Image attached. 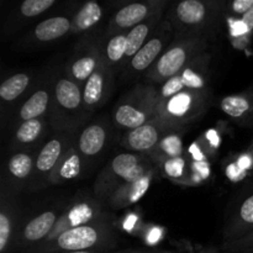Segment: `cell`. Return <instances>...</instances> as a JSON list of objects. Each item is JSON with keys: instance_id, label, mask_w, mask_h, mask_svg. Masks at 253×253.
I'll use <instances>...</instances> for the list:
<instances>
[{"instance_id": "cell-1", "label": "cell", "mask_w": 253, "mask_h": 253, "mask_svg": "<svg viewBox=\"0 0 253 253\" xmlns=\"http://www.w3.org/2000/svg\"><path fill=\"white\" fill-rule=\"evenodd\" d=\"M113 240L110 226L103 221L94 220L66 230L53 239L46 240L32 253L105 251L110 249Z\"/></svg>"}, {"instance_id": "cell-2", "label": "cell", "mask_w": 253, "mask_h": 253, "mask_svg": "<svg viewBox=\"0 0 253 253\" xmlns=\"http://www.w3.org/2000/svg\"><path fill=\"white\" fill-rule=\"evenodd\" d=\"M220 2L183 0L168 12V21L174 29V39L205 37L208 39L217 22Z\"/></svg>"}, {"instance_id": "cell-3", "label": "cell", "mask_w": 253, "mask_h": 253, "mask_svg": "<svg viewBox=\"0 0 253 253\" xmlns=\"http://www.w3.org/2000/svg\"><path fill=\"white\" fill-rule=\"evenodd\" d=\"M208 49L205 37H183L174 39L156 63L143 74L148 84H163L183 71Z\"/></svg>"}, {"instance_id": "cell-4", "label": "cell", "mask_w": 253, "mask_h": 253, "mask_svg": "<svg viewBox=\"0 0 253 253\" xmlns=\"http://www.w3.org/2000/svg\"><path fill=\"white\" fill-rule=\"evenodd\" d=\"M150 173L151 166L143 155L119 153L99 174L95 183V195L100 199H109L119 188L138 182Z\"/></svg>"}, {"instance_id": "cell-5", "label": "cell", "mask_w": 253, "mask_h": 253, "mask_svg": "<svg viewBox=\"0 0 253 253\" xmlns=\"http://www.w3.org/2000/svg\"><path fill=\"white\" fill-rule=\"evenodd\" d=\"M160 89L151 84L137 85L118 103L113 119L118 127L135 130L157 119Z\"/></svg>"}, {"instance_id": "cell-6", "label": "cell", "mask_w": 253, "mask_h": 253, "mask_svg": "<svg viewBox=\"0 0 253 253\" xmlns=\"http://www.w3.org/2000/svg\"><path fill=\"white\" fill-rule=\"evenodd\" d=\"M208 90L184 89L170 98L160 100L157 119L174 130L184 127L187 124L197 120L208 109Z\"/></svg>"}, {"instance_id": "cell-7", "label": "cell", "mask_w": 253, "mask_h": 253, "mask_svg": "<svg viewBox=\"0 0 253 253\" xmlns=\"http://www.w3.org/2000/svg\"><path fill=\"white\" fill-rule=\"evenodd\" d=\"M173 40H174V29L168 21V19L162 20L156 29L155 34L141 47L140 51L126 63V78L136 77L141 73L145 74L162 56L163 52L169 47Z\"/></svg>"}, {"instance_id": "cell-8", "label": "cell", "mask_w": 253, "mask_h": 253, "mask_svg": "<svg viewBox=\"0 0 253 253\" xmlns=\"http://www.w3.org/2000/svg\"><path fill=\"white\" fill-rule=\"evenodd\" d=\"M86 116L83 105V89L67 77H61L53 86V119L61 130L71 119Z\"/></svg>"}, {"instance_id": "cell-9", "label": "cell", "mask_w": 253, "mask_h": 253, "mask_svg": "<svg viewBox=\"0 0 253 253\" xmlns=\"http://www.w3.org/2000/svg\"><path fill=\"white\" fill-rule=\"evenodd\" d=\"M210 57L205 52L190 62L180 73L168 79L160 89V100L170 98L184 89L190 90H208V69Z\"/></svg>"}, {"instance_id": "cell-10", "label": "cell", "mask_w": 253, "mask_h": 253, "mask_svg": "<svg viewBox=\"0 0 253 253\" xmlns=\"http://www.w3.org/2000/svg\"><path fill=\"white\" fill-rule=\"evenodd\" d=\"M172 131L178 130L169 127L160 119H155L135 130L126 131L120 145L121 147L132 153L142 155L146 152H155L163 137Z\"/></svg>"}, {"instance_id": "cell-11", "label": "cell", "mask_w": 253, "mask_h": 253, "mask_svg": "<svg viewBox=\"0 0 253 253\" xmlns=\"http://www.w3.org/2000/svg\"><path fill=\"white\" fill-rule=\"evenodd\" d=\"M166 5H167V1L165 0L163 1L152 0V1L145 2H131V4L125 5L111 19L106 36L110 39L119 34H127L133 27L152 16L156 11L166 7Z\"/></svg>"}, {"instance_id": "cell-12", "label": "cell", "mask_w": 253, "mask_h": 253, "mask_svg": "<svg viewBox=\"0 0 253 253\" xmlns=\"http://www.w3.org/2000/svg\"><path fill=\"white\" fill-rule=\"evenodd\" d=\"M104 46L98 42H86L82 44L72 57L67 68L68 78L76 82L82 89L104 59Z\"/></svg>"}, {"instance_id": "cell-13", "label": "cell", "mask_w": 253, "mask_h": 253, "mask_svg": "<svg viewBox=\"0 0 253 253\" xmlns=\"http://www.w3.org/2000/svg\"><path fill=\"white\" fill-rule=\"evenodd\" d=\"M113 68L103 59L99 68L83 86V105L86 116L94 113L108 100L113 89Z\"/></svg>"}, {"instance_id": "cell-14", "label": "cell", "mask_w": 253, "mask_h": 253, "mask_svg": "<svg viewBox=\"0 0 253 253\" xmlns=\"http://www.w3.org/2000/svg\"><path fill=\"white\" fill-rule=\"evenodd\" d=\"M253 231V193L245 198L229 216L225 226L226 244L237 241Z\"/></svg>"}, {"instance_id": "cell-15", "label": "cell", "mask_w": 253, "mask_h": 253, "mask_svg": "<svg viewBox=\"0 0 253 253\" xmlns=\"http://www.w3.org/2000/svg\"><path fill=\"white\" fill-rule=\"evenodd\" d=\"M69 138L71 136L61 132L44 143L35 162V169L37 173L42 175H51L64 153L71 147L72 143Z\"/></svg>"}, {"instance_id": "cell-16", "label": "cell", "mask_w": 253, "mask_h": 253, "mask_svg": "<svg viewBox=\"0 0 253 253\" xmlns=\"http://www.w3.org/2000/svg\"><path fill=\"white\" fill-rule=\"evenodd\" d=\"M108 142V128L101 123H91L83 128L76 141L77 148L83 160H90L100 155Z\"/></svg>"}, {"instance_id": "cell-17", "label": "cell", "mask_w": 253, "mask_h": 253, "mask_svg": "<svg viewBox=\"0 0 253 253\" xmlns=\"http://www.w3.org/2000/svg\"><path fill=\"white\" fill-rule=\"evenodd\" d=\"M220 109L225 115L241 125H253V91L225 96L220 101Z\"/></svg>"}, {"instance_id": "cell-18", "label": "cell", "mask_w": 253, "mask_h": 253, "mask_svg": "<svg viewBox=\"0 0 253 253\" xmlns=\"http://www.w3.org/2000/svg\"><path fill=\"white\" fill-rule=\"evenodd\" d=\"M163 11H165V7L156 11L152 16H150L147 20L138 24L137 26H135L127 32V37H126L127 39V49H126V56L125 59H124L125 66L140 51L141 47L148 41V39L155 34L156 29L162 21Z\"/></svg>"}, {"instance_id": "cell-19", "label": "cell", "mask_w": 253, "mask_h": 253, "mask_svg": "<svg viewBox=\"0 0 253 253\" xmlns=\"http://www.w3.org/2000/svg\"><path fill=\"white\" fill-rule=\"evenodd\" d=\"M84 160L79 153L78 148H77L76 142L72 143L71 147L68 148L58 165L53 169V172L49 175V182L52 184H59V183L68 182V180H73L76 178H79L83 170Z\"/></svg>"}, {"instance_id": "cell-20", "label": "cell", "mask_w": 253, "mask_h": 253, "mask_svg": "<svg viewBox=\"0 0 253 253\" xmlns=\"http://www.w3.org/2000/svg\"><path fill=\"white\" fill-rule=\"evenodd\" d=\"M58 215L54 210H47L30 220L22 231V241L25 244H37L44 239H48L57 225Z\"/></svg>"}, {"instance_id": "cell-21", "label": "cell", "mask_w": 253, "mask_h": 253, "mask_svg": "<svg viewBox=\"0 0 253 253\" xmlns=\"http://www.w3.org/2000/svg\"><path fill=\"white\" fill-rule=\"evenodd\" d=\"M72 32V20L67 16H52L40 22L34 29L35 41L40 43L56 41Z\"/></svg>"}, {"instance_id": "cell-22", "label": "cell", "mask_w": 253, "mask_h": 253, "mask_svg": "<svg viewBox=\"0 0 253 253\" xmlns=\"http://www.w3.org/2000/svg\"><path fill=\"white\" fill-rule=\"evenodd\" d=\"M150 180L151 173L138 182L123 185L109 198V204L115 209H121V208L127 207L128 204H132L136 200L140 199L141 195L147 190Z\"/></svg>"}, {"instance_id": "cell-23", "label": "cell", "mask_w": 253, "mask_h": 253, "mask_svg": "<svg viewBox=\"0 0 253 253\" xmlns=\"http://www.w3.org/2000/svg\"><path fill=\"white\" fill-rule=\"evenodd\" d=\"M103 17V7L96 1H88L72 19V32H84L95 26Z\"/></svg>"}, {"instance_id": "cell-24", "label": "cell", "mask_w": 253, "mask_h": 253, "mask_svg": "<svg viewBox=\"0 0 253 253\" xmlns=\"http://www.w3.org/2000/svg\"><path fill=\"white\" fill-rule=\"evenodd\" d=\"M51 103V94L47 89L41 88L35 91L20 108L19 118L22 121L40 119L48 109Z\"/></svg>"}, {"instance_id": "cell-25", "label": "cell", "mask_w": 253, "mask_h": 253, "mask_svg": "<svg viewBox=\"0 0 253 253\" xmlns=\"http://www.w3.org/2000/svg\"><path fill=\"white\" fill-rule=\"evenodd\" d=\"M127 34H119L116 36L110 37L104 44V62L114 68L116 64L123 62L126 56L127 49Z\"/></svg>"}, {"instance_id": "cell-26", "label": "cell", "mask_w": 253, "mask_h": 253, "mask_svg": "<svg viewBox=\"0 0 253 253\" xmlns=\"http://www.w3.org/2000/svg\"><path fill=\"white\" fill-rule=\"evenodd\" d=\"M31 78L27 73H16L5 79L0 85V98L4 101H12L27 89Z\"/></svg>"}, {"instance_id": "cell-27", "label": "cell", "mask_w": 253, "mask_h": 253, "mask_svg": "<svg viewBox=\"0 0 253 253\" xmlns=\"http://www.w3.org/2000/svg\"><path fill=\"white\" fill-rule=\"evenodd\" d=\"M35 162L32 155L25 152H19L16 155L11 156L7 162V170L15 179H26L32 173V169L35 168Z\"/></svg>"}, {"instance_id": "cell-28", "label": "cell", "mask_w": 253, "mask_h": 253, "mask_svg": "<svg viewBox=\"0 0 253 253\" xmlns=\"http://www.w3.org/2000/svg\"><path fill=\"white\" fill-rule=\"evenodd\" d=\"M182 138L178 135V131H172L163 137V140L161 141V143L153 153L161 156L162 158H165V161H167L173 160V158H179L182 156Z\"/></svg>"}, {"instance_id": "cell-29", "label": "cell", "mask_w": 253, "mask_h": 253, "mask_svg": "<svg viewBox=\"0 0 253 253\" xmlns=\"http://www.w3.org/2000/svg\"><path fill=\"white\" fill-rule=\"evenodd\" d=\"M43 120L34 119V120L22 121L16 131V141L22 145H29L39 140L43 131Z\"/></svg>"}, {"instance_id": "cell-30", "label": "cell", "mask_w": 253, "mask_h": 253, "mask_svg": "<svg viewBox=\"0 0 253 253\" xmlns=\"http://www.w3.org/2000/svg\"><path fill=\"white\" fill-rule=\"evenodd\" d=\"M56 4V0H25L19 7L20 14L24 17L31 19L43 14Z\"/></svg>"}, {"instance_id": "cell-31", "label": "cell", "mask_w": 253, "mask_h": 253, "mask_svg": "<svg viewBox=\"0 0 253 253\" xmlns=\"http://www.w3.org/2000/svg\"><path fill=\"white\" fill-rule=\"evenodd\" d=\"M12 216L10 211L7 212L6 208L2 207L0 212V253H5L9 247L10 240L12 235Z\"/></svg>"}, {"instance_id": "cell-32", "label": "cell", "mask_w": 253, "mask_h": 253, "mask_svg": "<svg viewBox=\"0 0 253 253\" xmlns=\"http://www.w3.org/2000/svg\"><path fill=\"white\" fill-rule=\"evenodd\" d=\"M226 249L235 252L253 253V231L237 241L226 244Z\"/></svg>"}, {"instance_id": "cell-33", "label": "cell", "mask_w": 253, "mask_h": 253, "mask_svg": "<svg viewBox=\"0 0 253 253\" xmlns=\"http://www.w3.org/2000/svg\"><path fill=\"white\" fill-rule=\"evenodd\" d=\"M185 162L182 157L165 161V170L170 178H180L184 170Z\"/></svg>"}, {"instance_id": "cell-34", "label": "cell", "mask_w": 253, "mask_h": 253, "mask_svg": "<svg viewBox=\"0 0 253 253\" xmlns=\"http://www.w3.org/2000/svg\"><path fill=\"white\" fill-rule=\"evenodd\" d=\"M253 6V0H235L231 2V12L235 15L244 16Z\"/></svg>"}, {"instance_id": "cell-35", "label": "cell", "mask_w": 253, "mask_h": 253, "mask_svg": "<svg viewBox=\"0 0 253 253\" xmlns=\"http://www.w3.org/2000/svg\"><path fill=\"white\" fill-rule=\"evenodd\" d=\"M241 24L244 25L245 32H251L253 30V6L241 17Z\"/></svg>"}, {"instance_id": "cell-36", "label": "cell", "mask_w": 253, "mask_h": 253, "mask_svg": "<svg viewBox=\"0 0 253 253\" xmlns=\"http://www.w3.org/2000/svg\"><path fill=\"white\" fill-rule=\"evenodd\" d=\"M123 253H166V252H160V251H128V252H123Z\"/></svg>"}, {"instance_id": "cell-37", "label": "cell", "mask_w": 253, "mask_h": 253, "mask_svg": "<svg viewBox=\"0 0 253 253\" xmlns=\"http://www.w3.org/2000/svg\"><path fill=\"white\" fill-rule=\"evenodd\" d=\"M62 253H106L105 251H79V252H62Z\"/></svg>"}]
</instances>
